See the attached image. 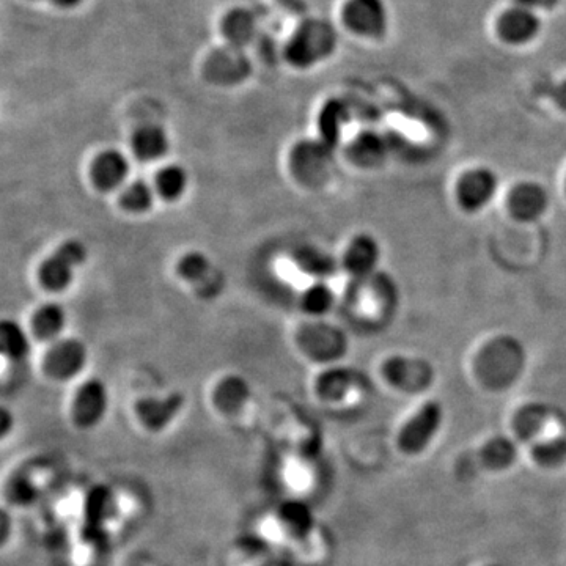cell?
I'll return each instance as SVG.
<instances>
[{"mask_svg": "<svg viewBox=\"0 0 566 566\" xmlns=\"http://www.w3.org/2000/svg\"><path fill=\"white\" fill-rule=\"evenodd\" d=\"M56 466L46 461H24L15 464L4 474L2 508L16 511L40 505L54 491Z\"/></svg>", "mask_w": 566, "mask_h": 566, "instance_id": "6da1fadb", "label": "cell"}, {"mask_svg": "<svg viewBox=\"0 0 566 566\" xmlns=\"http://www.w3.org/2000/svg\"><path fill=\"white\" fill-rule=\"evenodd\" d=\"M125 566H164V565H161V563L153 562V560L140 559L139 557V563H137V560H133V562L126 563Z\"/></svg>", "mask_w": 566, "mask_h": 566, "instance_id": "d6a6232c", "label": "cell"}, {"mask_svg": "<svg viewBox=\"0 0 566 566\" xmlns=\"http://www.w3.org/2000/svg\"><path fill=\"white\" fill-rule=\"evenodd\" d=\"M67 326V313L59 304L41 306L32 318V331L40 340H56Z\"/></svg>", "mask_w": 566, "mask_h": 566, "instance_id": "ffe728a7", "label": "cell"}, {"mask_svg": "<svg viewBox=\"0 0 566 566\" xmlns=\"http://www.w3.org/2000/svg\"><path fill=\"white\" fill-rule=\"evenodd\" d=\"M222 34L233 48H244L257 34V19L246 8H235L222 21Z\"/></svg>", "mask_w": 566, "mask_h": 566, "instance_id": "e0dca14e", "label": "cell"}, {"mask_svg": "<svg viewBox=\"0 0 566 566\" xmlns=\"http://www.w3.org/2000/svg\"><path fill=\"white\" fill-rule=\"evenodd\" d=\"M250 390L243 379L228 378L213 392V405L225 419H238L249 403Z\"/></svg>", "mask_w": 566, "mask_h": 566, "instance_id": "5bb4252c", "label": "cell"}, {"mask_svg": "<svg viewBox=\"0 0 566 566\" xmlns=\"http://www.w3.org/2000/svg\"><path fill=\"white\" fill-rule=\"evenodd\" d=\"M109 409V392L100 379H89L74 392L70 420L78 430L98 427Z\"/></svg>", "mask_w": 566, "mask_h": 566, "instance_id": "5b68a950", "label": "cell"}, {"mask_svg": "<svg viewBox=\"0 0 566 566\" xmlns=\"http://www.w3.org/2000/svg\"><path fill=\"white\" fill-rule=\"evenodd\" d=\"M337 48V32L328 21L307 19L288 41V62L298 68H310L328 59Z\"/></svg>", "mask_w": 566, "mask_h": 566, "instance_id": "3957f363", "label": "cell"}, {"mask_svg": "<svg viewBox=\"0 0 566 566\" xmlns=\"http://www.w3.org/2000/svg\"><path fill=\"white\" fill-rule=\"evenodd\" d=\"M246 60L239 54H230V52H219V54H214L210 60V67L213 71L221 70L225 68L227 70V81L230 78H238L241 76V70L246 67Z\"/></svg>", "mask_w": 566, "mask_h": 566, "instance_id": "f1b7e54d", "label": "cell"}, {"mask_svg": "<svg viewBox=\"0 0 566 566\" xmlns=\"http://www.w3.org/2000/svg\"><path fill=\"white\" fill-rule=\"evenodd\" d=\"M0 348L5 356L21 359L30 350L26 332L15 321H4L0 324Z\"/></svg>", "mask_w": 566, "mask_h": 566, "instance_id": "cb8c5ba5", "label": "cell"}, {"mask_svg": "<svg viewBox=\"0 0 566 566\" xmlns=\"http://www.w3.org/2000/svg\"><path fill=\"white\" fill-rule=\"evenodd\" d=\"M188 172L178 164L162 167L156 175V191L166 200L180 199L188 189Z\"/></svg>", "mask_w": 566, "mask_h": 566, "instance_id": "7402d4cb", "label": "cell"}, {"mask_svg": "<svg viewBox=\"0 0 566 566\" xmlns=\"http://www.w3.org/2000/svg\"><path fill=\"white\" fill-rule=\"evenodd\" d=\"M552 96H554L555 103L559 104L563 111H566V81H563L562 84L554 87V90H552Z\"/></svg>", "mask_w": 566, "mask_h": 566, "instance_id": "4dcf8cb0", "label": "cell"}, {"mask_svg": "<svg viewBox=\"0 0 566 566\" xmlns=\"http://www.w3.org/2000/svg\"><path fill=\"white\" fill-rule=\"evenodd\" d=\"M49 2L60 8H74L78 7L82 0H49Z\"/></svg>", "mask_w": 566, "mask_h": 566, "instance_id": "1f68e13d", "label": "cell"}, {"mask_svg": "<svg viewBox=\"0 0 566 566\" xmlns=\"http://www.w3.org/2000/svg\"><path fill=\"white\" fill-rule=\"evenodd\" d=\"M265 566H291V565H290V560L288 559H283L282 562H277V560L274 559V557H272V559L269 560V562L266 563Z\"/></svg>", "mask_w": 566, "mask_h": 566, "instance_id": "836d02e7", "label": "cell"}, {"mask_svg": "<svg viewBox=\"0 0 566 566\" xmlns=\"http://www.w3.org/2000/svg\"><path fill=\"white\" fill-rule=\"evenodd\" d=\"M131 147H133L134 156L140 161H158L164 158L169 151V136L159 126H142L134 133Z\"/></svg>", "mask_w": 566, "mask_h": 566, "instance_id": "2e32d148", "label": "cell"}, {"mask_svg": "<svg viewBox=\"0 0 566 566\" xmlns=\"http://www.w3.org/2000/svg\"><path fill=\"white\" fill-rule=\"evenodd\" d=\"M184 408V395L180 392L166 397H142L134 403V417L145 433L161 434L180 416Z\"/></svg>", "mask_w": 566, "mask_h": 566, "instance_id": "8992f818", "label": "cell"}, {"mask_svg": "<svg viewBox=\"0 0 566 566\" xmlns=\"http://www.w3.org/2000/svg\"><path fill=\"white\" fill-rule=\"evenodd\" d=\"M496 178L488 170L478 169L467 172L458 183V200L464 210H480L496 192Z\"/></svg>", "mask_w": 566, "mask_h": 566, "instance_id": "7c38bea8", "label": "cell"}, {"mask_svg": "<svg viewBox=\"0 0 566 566\" xmlns=\"http://www.w3.org/2000/svg\"><path fill=\"white\" fill-rule=\"evenodd\" d=\"M383 153L384 148L381 140H379V137L373 136V134H364L351 147V155L357 161L365 162V164L373 161V159H379V156L383 155Z\"/></svg>", "mask_w": 566, "mask_h": 566, "instance_id": "83f0119b", "label": "cell"}, {"mask_svg": "<svg viewBox=\"0 0 566 566\" xmlns=\"http://www.w3.org/2000/svg\"><path fill=\"white\" fill-rule=\"evenodd\" d=\"M87 258V249L81 241H67L59 249L43 261L40 266V282L46 290L65 291L74 280V271L84 263Z\"/></svg>", "mask_w": 566, "mask_h": 566, "instance_id": "277c9868", "label": "cell"}, {"mask_svg": "<svg viewBox=\"0 0 566 566\" xmlns=\"http://www.w3.org/2000/svg\"><path fill=\"white\" fill-rule=\"evenodd\" d=\"M312 530L309 515L301 500L287 499L257 519L254 535L272 552H282L285 555Z\"/></svg>", "mask_w": 566, "mask_h": 566, "instance_id": "7a4b0ae2", "label": "cell"}, {"mask_svg": "<svg viewBox=\"0 0 566 566\" xmlns=\"http://www.w3.org/2000/svg\"><path fill=\"white\" fill-rule=\"evenodd\" d=\"M155 202V189L145 180H134L123 186L120 205L129 213H145Z\"/></svg>", "mask_w": 566, "mask_h": 566, "instance_id": "603a6c76", "label": "cell"}, {"mask_svg": "<svg viewBox=\"0 0 566 566\" xmlns=\"http://www.w3.org/2000/svg\"><path fill=\"white\" fill-rule=\"evenodd\" d=\"M332 304H334V295H332L331 288L324 283H315L302 296V307L313 315L328 312Z\"/></svg>", "mask_w": 566, "mask_h": 566, "instance_id": "d4e9b609", "label": "cell"}, {"mask_svg": "<svg viewBox=\"0 0 566 566\" xmlns=\"http://www.w3.org/2000/svg\"><path fill=\"white\" fill-rule=\"evenodd\" d=\"M497 30L502 40L513 43V45H522L538 34L540 18L530 8L516 5L500 16Z\"/></svg>", "mask_w": 566, "mask_h": 566, "instance_id": "8fae6325", "label": "cell"}, {"mask_svg": "<svg viewBox=\"0 0 566 566\" xmlns=\"http://www.w3.org/2000/svg\"><path fill=\"white\" fill-rule=\"evenodd\" d=\"M274 552L255 535L239 538L228 546L224 566H265Z\"/></svg>", "mask_w": 566, "mask_h": 566, "instance_id": "9a60e30c", "label": "cell"}, {"mask_svg": "<svg viewBox=\"0 0 566 566\" xmlns=\"http://www.w3.org/2000/svg\"><path fill=\"white\" fill-rule=\"evenodd\" d=\"M348 29L364 37H383L387 29V8L383 0H350L343 8Z\"/></svg>", "mask_w": 566, "mask_h": 566, "instance_id": "ba28073f", "label": "cell"}, {"mask_svg": "<svg viewBox=\"0 0 566 566\" xmlns=\"http://www.w3.org/2000/svg\"><path fill=\"white\" fill-rule=\"evenodd\" d=\"M131 166L122 151L106 150L96 156L92 164V180L100 191L111 192L122 188L128 180Z\"/></svg>", "mask_w": 566, "mask_h": 566, "instance_id": "30bf717a", "label": "cell"}, {"mask_svg": "<svg viewBox=\"0 0 566 566\" xmlns=\"http://www.w3.org/2000/svg\"><path fill=\"white\" fill-rule=\"evenodd\" d=\"M310 466H307L304 453H287L279 466H276V478L287 499L301 500L309 483Z\"/></svg>", "mask_w": 566, "mask_h": 566, "instance_id": "4fadbf2b", "label": "cell"}, {"mask_svg": "<svg viewBox=\"0 0 566 566\" xmlns=\"http://www.w3.org/2000/svg\"><path fill=\"white\" fill-rule=\"evenodd\" d=\"M299 266L315 276H328L335 269V261L317 249H302L298 254Z\"/></svg>", "mask_w": 566, "mask_h": 566, "instance_id": "484cf974", "label": "cell"}, {"mask_svg": "<svg viewBox=\"0 0 566 566\" xmlns=\"http://www.w3.org/2000/svg\"><path fill=\"white\" fill-rule=\"evenodd\" d=\"M441 419V406L434 401L427 403L401 430L400 436H398L400 449L405 450L406 453L420 452L438 430Z\"/></svg>", "mask_w": 566, "mask_h": 566, "instance_id": "9c48e42d", "label": "cell"}, {"mask_svg": "<svg viewBox=\"0 0 566 566\" xmlns=\"http://www.w3.org/2000/svg\"><path fill=\"white\" fill-rule=\"evenodd\" d=\"M378 260V246L370 236H357L346 250L345 266L356 277L372 271Z\"/></svg>", "mask_w": 566, "mask_h": 566, "instance_id": "ac0fdd59", "label": "cell"}, {"mask_svg": "<svg viewBox=\"0 0 566 566\" xmlns=\"http://www.w3.org/2000/svg\"><path fill=\"white\" fill-rule=\"evenodd\" d=\"M559 0H516V4L521 7L530 8V10H538V8H552L557 5Z\"/></svg>", "mask_w": 566, "mask_h": 566, "instance_id": "f546056e", "label": "cell"}, {"mask_svg": "<svg viewBox=\"0 0 566 566\" xmlns=\"http://www.w3.org/2000/svg\"><path fill=\"white\" fill-rule=\"evenodd\" d=\"M210 266V260L205 255L199 254V252H191V254L184 255L181 258L178 271L184 279L199 282V280L205 279L206 274L210 271Z\"/></svg>", "mask_w": 566, "mask_h": 566, "instance_id": "4316f807", "label": "cell"}, {"mask_svg": "<svg viewBox=\"0 0 566 566\" xmlns=\"http://www.w3.org/2000/svg\"><path fill=\"white\" fill-rule=\"evenodd\" d=\"M346 117H348V112L340 101L332 100L326 103L320 115L321 142L328 147H334L339 142Z\"/></svg>", "mask_w": 566, "mask_h": 566, "instance_id": "44dd1931", "label": "cell"}, {"mask_svg": "<svg viewBox=\"0 0 566 566\" xmlns=\"http://www.w3.org/2000/svg\"><path fill=\"white\" fill-rule=\"evenodd\" d=\"M510 208L519 219H533L546 208V195L538 186L521 184L511 192Z\"/></svg>", "mask_w": 566, "mask_h": 566, "instance_id": "d6986e66", "label": "cell"}, {"mask_svg": "<svg viewBox=\"0 0 566 566\" xmlns=\"http://www.w3.org/2000/svg\"><path fill=\"white\" fill-rule=\"evenodd\" d=\"M87 362L85 345L76 339L56 340L45 356L46 375L56 381H70L84 370Z\"/></svg>", "mask_w": 566, "mask_h": 566, "instance_id": "52a82bcc", "label": "cell"}]
</instances>
